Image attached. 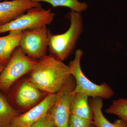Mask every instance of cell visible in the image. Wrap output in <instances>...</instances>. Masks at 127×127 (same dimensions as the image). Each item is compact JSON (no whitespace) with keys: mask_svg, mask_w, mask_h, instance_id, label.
<instances>
[{"mask_svg":"<svg viewBox=\"0 0 127 127\" xmlns=\"http://www.w3.org/2000/svg\"><path fill=\"white\" fill-rule=\"evenodd\" d=\"M70 21L68 30L61 34L50 32L48 48L51 55L63 61L74 50L83 31V20L81 13L71 11L67 16Z\"/></svg>","mask_w":127,"mask_h":127,"instance_id":"cell-2","label":"cell"},{"mask_svg":"<svg viewBox=\"0 0 127 127\" xmlns=\"http://www.w3.org/2000/svg\"><path fill=\"white\" fill-rule=\"evenodd\" d=\"M75 86V79L71 76L56 93L55 103L47 114L56 127H68Z\"/></svg>","mask_w":127,"mask_h":127,"instance_id":"cell-6","label":"cell"},{"mask_svg":"<svg viewBox=\"0 0 127 127\" xmlns=\"http://www.w3.org/2000/svg\"><path fill=\"white\" fill-rule=\"evenodd\" d=\"M40 90L37 88L30 81L22 83L16 95V102L22 107H31L40 100L42 96Z\"/></svg>","mask_w":127,"mask_h":127,"instance_id":"cell-11","label":"cell"},{"mask_svg":"<svg viewBox=\"0 0 127 127\" xmlns=\"http://www.w3.org/2000/svg\"><path fill=\"white\" fill-rule=\"evenodd\" d=\"M2 0H0V1H2Z\"/></svg>","mask_w":127,"mask_h":127,"instance_id":"cell-21","label":"cell"},{"mask_svg":"<svg viewBox=\"0 0 127 127\" xmlns=\"http://www.w3.org/2000/svg\"><path fill=\"white\" fill-rule=\"evenodd\" d=\"M56 94H48L41 102L30 110L17 116L12 121L10 127H31L40 119L47 115L55 103Z\"/></svg>","mask_w":127,"mask_h":127,"instance_id":"cell-8","label":"cell"},{"mask_svg":"<svg viewBox=\"0 0 127 127\" xmlns=\"http://www.w3.org/2000/svg\"><path fill=\"white\" fill-rule=\"evenodd\" d=\"M55 13L41 6L28 10L25 14L7 24L0 25V34L13 31H23L47 26L54 20Z\"/></svg>","mask_w":127,"mask_h":127,"instance_id":"cell-5","label":"cell"},{"mask_svg":"<svg viewBox=\"0 0 127 127\" xmlns=\"http://www.w3.org/2000/svg\"><path fill=\"white\" fill-rule=\"evenodd\" d=\"M91 127H95V126H94V125H93V124H92V125H91Z\"/></svg>","mask_w":127,"mask_h":127,"instance_id":"cell-20","label":"cell"},{"mask_svg":"<svg viewBox=\"0 0 127 127\" xmlns=\"http://www.w3.org/2000/svg\"><path fill=\"white\" fill-rule=\"evenodd\" d=\"M92 124V121L86 120L71 114L68 127H90Z\"/></svg>","mask_w":127,"mask_h":127,"instance_id":"cell-17","label":"cell"},{"mask_svg":"<svg viewBox=\"0 0 127 127\" xmlns=\"http://www.w3.org/2000/svg\"><path fill=\"white\" fill-rule=\"evenodd\" d=\"M20 115L0 94V127H10L12 121Z\"/></svg>","mask_w":127,"mask_h":127,"instance_id":"cell-14","label":"cell"},{"mask_svg":"<svg viewBox=\"0 0 127 127\" xmlns=\"http://www.w3.org/2000/svg\"><path fill=\"white\" fill-rule=\"evenodd\" d=\"M22 32L11 31L7 35L0 37V64L7 63L12 54L19 47Z\"/></svg>","mask_w":127,"mask_h":127,"instance_id":"cell-12","label":"cell"},{"mask_svg":"<svg viewBox=\"0 0 127 127\" xmlns=\"http://www.w3.org/2000/svg\"><path fill=\"white\" fill-rule=\"evenodd\" d=\"M31 127H56L47 115L40 119Z\"/></svg>","mask_w":127,"mask_h":127,"instance_id":"cell-18","label":"cell"},{"mask_svg":"<svg viewBox=\"0 0 127 127\" xmlns=\"http://www.w3.org/2000/svg\"><path fill=\"white\" fill-rule=\"evenodd\" d=\"M34 0H12L0 1V25L7 24L34 7L41 6Z\"/></svg>","mask_w":127,"mask_h":127,"instance_id":"cell-9","label":"cell"},{"mask_svg":"<svg viewBox=\"0 0 127 127\" xmlns=\"http://www.w3.org/2000/svg\"><path fill=\"white\" fill-rule=\"evenodd\" d=\"M89 97L83 94L74 93L71 104V114L92 121V112Z\"/></svg>","mask_w":127,"mask_h":127,"instance_id":"cell-13","label":"cell"},{"mask_svg":"<svg viewBox=\"0 0 127 127\" xmlns=\"http://www.w3.org/2000/svg\"><path fill=\"white\" fill-rule=\"evenodd\" d=\"M31 72L30 81L49 94L58 92L71 76L68 66L51 55L40 59Z\"/></svg>","mask_w":127,"mask_h":127,"instance_id":"cell-1","label":"cell"},{"mask_svg":"<svg viewBox=\"0 0 127 127\" xmlns=\"http://www.w3.org/2000/svg\"><path fill=\"white\" fill-rule=\"evenodd\" d=\"M89 102L92 112V124L95 127H127V123L122 119H119L112 123L105 117L102 112V98H91Z\"/></svg>","mask_w":127,"mask_h":127,"instance_id":"cell-10","label":"cell"},{"mask_svg":"<svg viewBox=\"0 0 127 127\" xmlns=\"http://www.w3.org/2000/svg\"><path fill=\"white\" fill-rule=\"evenodd\" d=\"M37 62L17 47L0 74V88L8 90L18 78L31 72Z\"/></svg>","mask_w":127,"mask_h":127,"instance_id":"cell-4","label":"cell"},{"mask_svg":"<svg viewBox=\"0 0 127 127\" xmlns=\"http://www.w3.org/2000/svg\"></svg>","mask_w":127,"mask_h":127,"instance_id":"cell-22","label":"cell"},{"mask_svg":"<svg viewBox=\"0 0 127 127\" xmlns=\"http://www.w3.org/2000/svg\"><path fill=\"white\" fill-rule=\"evenodd\" d=\"M83 54L81 49L75 52L74 59L70 63L68 66L71 75L75 79L74 93L83 94L89 97H99L109 99L113 96L114 92L106 83L98 85L91 81L84 75L81 66V59Z\"/></svg>","mask_w":127,"mask_h":127,"instance_id":"cell-3","label":"cell"},{"mask_svg":"<svg viewBox=\"0 0 127 127\" xmlns=\"http://www.w3.org/2000/svg\"><path fill=\"white\" fill-rule=\"evenodd\" d=\"M39 2H45L50 4L53 7H68L72 11L81 13L86 10L88 8L87 4L81 2L78 0H34Z\"/></svg>","mask_w":127,"mask_h":127,"instance_id":"cell-15","label":"cell"},{"mask_svg":"<svg viewBox=\"0 0 127 127\" xmlns=\"http://www.w3.org/2000/svg\"><path fill=\"white\" fill-rule=\"evenodd\" d=\"M5 66L4 64H0V74L3 70V69L4 68Z\"/></svg>","mask_w":127,"mask_h":127,"instance_id":"cell-19","label":"cell"},{"mask_svg":"<svg viewBox=\"0 0 127 127\" xmlns=\"http://www.w3.org/2000/svg\"><path fill=\"white\" fill-rule=\"evenodd\" d=\"M105 112L107 113L118 116L127 124V98L114 100Z\"/></svg>","mask_w":127,"mask_h":127,"instance_id":"cell-16","label":"cell"},{"mask_svg":"<svg viewBox=\"0 0 127 127\" xmlns=\"http://www.w3.org/2000/svg\"><path fill=\"white\" fill-rule=\"evenodd\" d=\"M50 32L47 26L23 31L19 47L29 57L41 59L46 55Z\"/></svg>","mask_w":127,"mask_h":127,"instance_id":"cell-7","label":"cell"}]
</instances>
